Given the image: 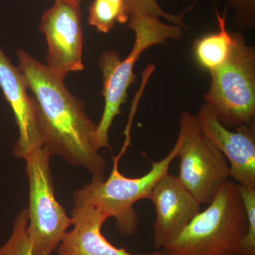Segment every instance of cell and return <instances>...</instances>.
<instances>
[{"label": "cell", "instance_id": "cell-1", "mask_svg": "<svg viewBox=\"0 0 255 255\" xmlns=\"http://www.w3.org/2000/svg\"><path fill=\"white\" fill-rule=\"evenodd\" d=\"M18 68L26 78L36 101L43 146L51 155L87 169L92 180H103L107 162L94 147L97 124L85 104L68 91L62 80L24 50H16Z\"/></svg>", "mask_w": 255, "mask_h": 255}, {"label": "cell", "instance_id": "cell-2", "mask_svg": "<svg viewBox=\"0 0 255 255\" xmlns=\"http://www.w3.org/2000/svg\"><path fill=\"white\" fill-rule=\"evenodd\" d=\"M128 28L135 33V41L127 58L122 60L118 52L110 50L104 52L98 59L103 76L105 108L94 137V147L97 151L112 149L109 132L114 119L122 114L121 107L127 101L129 87L136 80L134 67L140 55L150 47L167 44L169 40L180 39L184 34L181 26L167 24L158 17L146 14L130 17Z\"/></svg>", "mask_w": 255, "mask_h": 255}, {"label": "cell", "instance_id": "cell-3", "mask_svg": "<svg viewBox=\"0 0 255 255\" xmlns=\"http://www.w3.org/2000/svg\"><path fill=\"white\" fill-rule=\"evenodd\" d=\"M248 226L238 184L229 180L162 250L172 255H237Z\"/></svg>", "mask_w": 255, "mask_h": 255}, {"label": "cell", "instance_id": "cell-4", "mask_svg": "<svg viewBox=\"0 0 255 255\" xmlns=\"http://www.w3.org/2000/svg\"><path fill=\"white\" fill-rule=\"evenodd\" d=\"M179 142L176 141L164 158L152 162L147 173L138 177H127L119 169L117 156L114 159L110 177L103 180H92L74 192V206H90L100 210L110 219L114 218L117 229L124 236L135 234L139 225V216L134 205L147 199L151 191L164 174L168 173L171 164L177 158Z\"/></svg>", "mask_w": 255, "mask_h": 255}, {"label": "cell", "instance_id": "cell-5", "mask_svg": "<svg viewBox=\"0 0 255 255\" xmlns=\"http://www.w3.org/2000/svg\"><path fill=\"white\" fill-rule=\"evenodd\" d=\"M226 63L210 72L211 82L205 104L228 128L255 127V50L240 33Z\"/></svg>", "mask_w": 255, "mask_h": 255}, {"label": "cell", "instance_id": "cell-6", "mask_svg": "<svg viewBox=\"0 0 255 255\" xmlns=\"http://www.w3.org/2000/svg\"><path fill=\"white\" fill-rule=\"evenodd\" d=\"M51 156L41 146L23 158L29 183L27 231L33 255L53 254L73 224L72 218L55 197Z\"/></svg>", "mask_w": 255, "mask_h": 255}, {"label": "cell", "instance_id": "cell-7", "mask_svg": "<svg viewBox=\"0 0 255 255\" xmlns=\"http://www.w3.org/2000/svg\"><path fill=\"white\" fill-rule=\"evenodd\" d=\"M177 140V177L201 205H208L229 181L227 159L201 131L196 116L187 111L181 114Z\"/></svg>", "mask_w": 255, "mask_h": 255}, {"label": "cell", "instance_id": "cell-8", "mask_svg": "<svg viewBox=\"0 0 255 255\" xmlns=\"http://www.w3.org/2000/svg\"><path fill=\"white\" fill-rule=\"evenodd\" d=\"M39 28L46 37V66L51 73L65 80L68 73L83 70L81 4L55 0L42 15Z\"/></svg>", "mask_w": 255, "mask_h": 255}, {"label": "cell", "instance_id": "cell-9", "mask_svg": "<svg viewBox=\"0 0 255 255\" xmlns=\"http://www.w3.org/2000/svg\"><path fill=\"white\" fill-rule=\"evenodd\" d=\"M196 117L201 131L229 162L230 178L238 185L255 188V127L243 125L230 130L205 103Z\"/></svg>", "mask_w": 255, "mask_h": 255}, {"label": "cell", "instance_id": "cell-10", "mask_svg": "<svg viewBox=\"0 0 255 255\" xmlns=\"http://www.w3.org/2000/svg\"><path fill=\"white\" fill-rule=\"evenodd\" d=\"M147 199L155 209L153 243L157 250L168 246L201 211L199 201L169 172L156 183Z\"/></svg>", "mask_w": 255, "mask_h": 255}, {"label": "cell", "instance_id": "cell-11", "mask_svg": "<svg viewBox=\"0 0 255 255\" xmlns=\"http://www.w3.org/2000/svg\"><path fill=\"white\" fill-rule=\"evenodd\" d=\"M0 88L9 103L18 128V138L13 154L23 159L32 151L43 146L36 101L28 94L27 82L21 70L15 67L0 45Z\"/></svg>", "mask_w": 255, "mask_h": 255}, {"label": "cell", "instance_id": "cell-12", "mask_svg": "<svg viewBox=\"0 0 255 255\" xmlns=\"http://www.w3.org/2000/svg\"><path fill=\"white\" fill-rule=\"evenodd\" d=\"M72 226L57 248L58 255H159L160 252L149 254H132L118 248L106 239L102 228L109 219L100 210L90 206H74Z\"/></svg>", "mask_w": 255, "mask_h": 255}, {"label": "cell", "instance_id": "cell-13", "mask_svg": "<svg viewBox=\"0 0 255 255\" xmlns=\"http://www.w3.org/2000/svg\"><path fill=\"white\" fill-rule=\"evenodd\" d=\"M227 7L221 15L216 11L219 31L196 40L194 43V54L201 68L211 72L226 63L231 50L234 38L226 28Z\"/></svg>", "mask_w": 255, "mask_h": 255}, {"label": "cell", "instance_id": "cell-14", "mask_svg": "<svg viewBox=\"0 0 255 255\" xmlns=\"http://www.w3.org/2000/svg\"><path fill=\"white\" fill-rule=\"evenodd\" d=\"M128 20L127 6L111 0H94L89 6V23L102 33H109L116 23Z\"/></svg>", "mask_w": 255, "mask_h": 255}, {"label": "cell", "instance_id": "cell-15", "mask_svg": "<svg viewBox=\"0 0 255 255\" xmlns=\"http://www.w3.org/2000/svg\"><path fill=\"white\" fill-rule=\"evenodd\" d=\"M28 222L27 209L21 210L15 219L9 239L0 247V255H33L28 234Z\"/></svg>", "mask_w": 255, "mask_h": 255}, {"label": "cell", "instance_id": "cell-16", "mask_svg": "<svg viewBox=\"0 0 255 255\" xmlns=\"http://www.w3.org/2000/svg\"><path fill=\"white\" fill-rule=\"evenodd\" d=\"M196 1L197 0H194L192 4L181 14H172L164 11L159 6L157 0H127L129 18L138 14L150 15L155 17L164 18L172 24L182 28H187L184 22V16L188 11L195 6Z\"/></svg>", "mask_w": 255, "mask_h": 255}, {"label": "cell", "instance_id": "cell-17", "mask_svg": "<svg viewBox=\"0 0 255 255\" xmlns=\"http://www.w3.org/2000/svg\"><path fill=\"white\" fill-rule=\"evenodd\" d=\"M238 188L246 209L248 226L237 255H255V188L238 184Z\"/></svg>", "mask_w": 255, "mask_h": 255}, {"label": "cell", "instance_id": "cell-18", "mask_svg": "<svg viewBox=\"0 0 255 255\" xmlns=\"http://www.w3.org/2000/svg\"><path fill=\"white\" fill-rule=\"evenodd\" d=\"M234 14V23L243 30L255 26V0H227Z\"/></svg>", "mask_w": 255, "mask_h": 255}, {"label": "cell", "instance_id": "cell-19", "mask_svg": "<svg viewBox=\"0 0 255 255\" xmlns=\"http://www.w3.org/2000/svg\"><path fill=\"white\" fill-rule=\"evenodd\" d=\"M68 1H73V2L78 3V4H81L83 0H68Z\"/></svg>", "mask_w": 255, "mask_h": 255}, {"label": "cell", "instance_id": "cell-20", "mask_svg": "<svg viewBox=\"0 0 255 255\" xmlns=\"http://www.w3.org/2000/svg\"><path fill=\"white\" fill-rule=\"evenodd\" d=\"M159 255H172L169 254V253H167V251H164V250H162V251H160V254Z\"/></svg>", "mask_w": 255, "mask_h": 255}]
</instances>
